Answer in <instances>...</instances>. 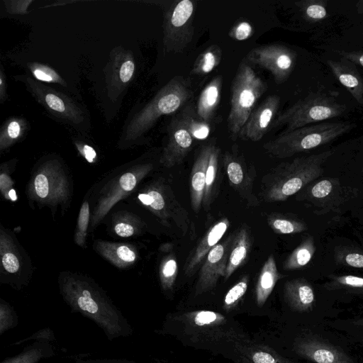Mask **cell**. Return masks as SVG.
Here are the masks:
<instances>
[{
	"instance_id": "obj_1",
	"label": "cell",
	"mask_w": 363,
	"mask_h": 363,
	"mask_svg": "<svg viewBox=\"0 0 363 363\" xmlns=\"http://www.w3.org/2000/svg\"><path fill=\"white\" fill-rule=\"evenodd\" d=\"M158 334L171 335L183 344L213 352H238L250 342L232 318L208 310L168 315Z\"/></svg>"
},
{
	"instance_id": "obj_2",
	"label": "cell",
	"mask_w": 363,
	"mask_h": 363,
	"mask_svg": "<svg viewBox=\"0 0 363 363\" xmlns=\"http://www.w3.org/2000/svg\"><path fill=\"white\" fill-rule=\"evenodd\" d=\"M60 290L72 312L92 320L108 340L133 335V328L126 318L94 282L79 277H66L60 282Z\"/></svg>"
},
{
	"instance_id": "obj_3",
	"label": "cell",
	"mask_w": 363,
	"mask_h": 363,
	"mask_svg": "<svg viewBox=\"0 0 363 363\" xmlns=\"http://www.w3.org/2000/svg\"><path fill=\"white\" fill-rule=\"evenodd\" d=\"M191 82L183 76L171 79L128 123L123 140L132 143L147 132L162 116L183 108L192 97Z\"/></svg>"
},
{
	"instance_id": "obj_4",
	"label": "cell",
	"mask_w": 363,
	"mask_h": 363,
	"mask_svg": "<svg viewBox=\"0 0 363 363\" xmlns=\"http://www.w3.org/2000/svg\"><path fill=\"white\" fill-rule=\"evenodd\" d=\"M354 126L347 122L317 123L284 131L266 143L263 147L274 157H289L329 143L348 133Z\"/></svg>"
},
{
	"instance_id": "obj_5",
	"label": "cell",
	"mask_w": 363,
	"mask_h": 363,
	"mask_svg": "<svg viewBox=\"0 0 363 363\" xmlns=\"http://www.w3.org/2000/svg\"><path fill=\"white\" fill-rule=\"evenodd\" d=\"M333 150L296 157L280 164L274 172L267 196L270 201H284L316 180L324 172L323 164L333 155Z\"/></svg>"
},
{
	"instance_id": "obj_6",
	"label": "cell",
	"mask_w": 363,
	"mask_h": 363,
	"mask_svg": "<svg viewBox=\"0 0 363 363\" xmlns=\"http://www.w3.org/2000/svg\"><path fill=\"white\" fill-rule=\"evenodd\" d=\"M267 89V84L247 62H240L231 85L230 108L227 118L228 133L237 140L259 99Z\"/></svg>"
},
{
	"instance_id": "obj_7",
	"label": "cell",
	"mask_w": 363,
	"mask_h": 363,
	"mask_svg": "<svg viewBox=\"0 0 363 363\" xmlns=\"http://www.w3.org/2000/svg\"><path fill=\"white\" fill-rule=\"evenodd\" d=\"M347 107L332 96L318 91L311 92L279 113L271 128L285 126L290 131L342 115Z\"/></svg>"
},
{
	"instance_id": "obj_8",
	"label": "cell",
	"mask_w": 363,
	"mask_h": 363,
	"mask_svg": "<svg viewBox=\"0 0 363 363\" xmlns=\"http://www.w3.org/2000/svg\"><path fill=\"white\" fill-rule=\"evenodd\" d=\"M196 3L174 1L164 11L163 44L167 52H181L192 40Z\"/></svg>"
},
{
	"instance_id": "obj_9",
	"label": "cell",
	"mask_w": 363,
	"mask_h": 363,
	"mask_svg": "<svg viewBox=\"0 0 363 363\" xmlns=\"http://www.w3.org/2000/svg\"><path fill=\"white\" fill-rule=\"evenodd\" d=\"M357 193V189L342 184L337 178L325 177L309 184L300 199L311 205L315 213L324 214L335 211Z\"/></svg>"
},
{
	"instance_id": "obj_10",
	"label": "cell",
	"mask_w": 363,
	"mask_h": 363,
	"mask_svg": "<svg viewBox=\"0 0 363 363\" xmlns=\"http://www.w3.org/2000/svg\"><path fill=\"white\" fill-rule=\"evenodd\" d=\"M247 62L268 70L278 84L286 82L296 65L294 50L281 44L264 45L252 49L246 55Z\"/></svg>"
},
{
	"instance_id": "obj_11",
	"label": "cell",
	"mask_w": 363,
	"mask_h": 363,
	"mask_svg": "<svg viewBox=\"0 0 363 363\" xmlns=\"http://www.w3.org/2000/svg\"><path fill=\"white\" fill-rule=\"evenodd\" d=\"M22 78L29 91L50 113L71 124L79 125L84 121V112L68 96L30 77Z\"/></svg>"
},
{
	"instance_id": "obj_12",
	"label": "cell",
	"mask_w": 363,
	"mask_h": 363,
	"mask_svg": "<svg viewBox=\"0 0 363 363\" xmlns=\"http://www.w3.org/2000/svg\"><path fill=\"white\" fill-rule=\"evenodd\" d=\"M151 164H144L133 167L131 170L121 174L118 180L106 190L99 200L96 209L92 217L93 224L99 220L110 210L111 206L123 196L130 192L138 182L151 169Z\"/></svg>"
},
{
	"instance_id": "obj_13",
	"label": "cell",
	"mask_w": 363,
	"mask_h": 363,
	"mask_svg": "<svg viewBox=\"0 0 363 363\" xmlns=\"http://www.w3.org/2000/svg\"><path fill=\"white\" fill-rule=\"evenodd\" d=\"M294 350L300 357L314 363H354L342 350L313 336L298 338Z\"/></svg>"
},
{
	"instance_id": "obj_14",
	"label": "cell",
	"mask_w": 363,
	"mask_h": 363,
	"mask_svg": "<svg viewBox=\"0 0 363 363\" xmlns=\"http://www.w3.org/2000/svg\"><path fill=\"white\" fill-rule=\"evenodd\" d=\"M280 104L277 95H270L255 109L241 128L238 138L257 142L270 130Z\"/></svg>"
},
{
	"instance_id": "obj_15",
	"label": "cell",
	"mask_w": 363,
	"mask_h": 363,
	"mask_svg": "<svg viewBox=\"0 0 363 363\" xmlns=\"http://www.w3.org/2000/svg\"><path fill=\"white\" fill-rule=\"evenodd\" d=\"M168 133L169 138L161 162L169 167L182 162L191 149L194 139L179 114L170 122Z\"/></svg>"
},
{
	"instance_id": "obj_16",
	"label": "cell",
	"mask_w": 363,
	"mask_h": 363,
	"mask_svg": "<svg viewBox=\"0 0 363 363\" xmlns=\"http://www.w3.org/2000/svg\"><path fill=\"white\" fill-rule=\"evenodd\" d=\"M109 68L106 81L108 90L113 94L123 90L133 79L135 65L132 52L120 48L113 50Z\"/></svg>"
},
{
	"instance_id": "obj_17",
	"label": "cell",
	"mask_w": 363,
	"mask_h": 363,
	"mask_svg": "<svg viewBox=\"0 0 363 363\" xmlns=\"http://www.w3.org/2000/svg\"><path fill=\"white\" fill-rule=\"evenodd\" d=\"M223 244H217L207 255L196 286L195 294L199 295L215 287L220 276H225L228 262Z\"/></svg>"
},
{
	"instance_id": "obj_18",
	"label": "cell",
	"mask_w": 363,
	"mask_h": 363,
	"mask_svg": "<svg viewBox=\"0 0 363 363\" xmlns=\"http://www.w3.org/2000/svg\"><path fill=\"white\" fill-rule=\"evenodd\" d=\"M334 76L346 88L354 99L363 104V77L353 62L342 58V60H327Z\"/></svg>"
},
{
	"instance_id": "obj_19",
	"label": "cell",
	"mask_w": 363,
	"mask_h": 363,
	"mask_svg": "<svg viewBox=\"0 0 363 363\" xmlns=\"http://www.w3.org/2000/svg\"><path fill=\"white\" fill-rule=\"evenodd\" d=\"M284 297L290 308L298 312H309L314 307L315 298L312 285L303 278L287 281Z\"/></svg>"
},
{
	"instance_id": "obj_20",
	"label": "cell",
	"mask_w": 363,
	"mask_h": 363,
	"mask_svg": "<svg viewBox=\"0 0 363 363\" xmlns=\"http://www.w3.org/2000/svg\"><path fill=\"white\" fill-rule=\"evenodd\" d=\"M211 144L202 147L193 166L191 177V201L193 209L197 211L205 194L206 169Z\"/></svg>"
},
{
	"instance_id": "obj_21",
	"label": "cell",
	"mask_w": 363,
	"mask_h": 363,
	"mask_svg": "<svg viewBox=\"0 0 363 363\" xmlns=\"http://www.w3.org/2000/svg\"><path fill=\"white\" fill-rule=\"evenodd\" d=\"M223 79L221 76L213 77L201 91L195 106L197 116L209 123L220 103Z\"/></svg>"
},
{
	"instance_id": "obj_22",
	"label": "cell",
	"mask_w": 363,
	"mask_h": 363,
	"mask_svg": "<svg viewBox=\"0 0 363 363\" xmlns=\"http://www.w3.org/2000/svg\"><path fill=\"white\" fill-rule=\"evenodd\" d=\"M237 353L241 363H297L271 347L250 344V342L240 347Z\"/></svg>"
},
{
	"instance_id": "obj_23",
	"label": "cell",
	"mask_w": 363,
	"mask_h": 363,
	"mask_svg": "<svg viewBox=\"0 0 363 363\" xmlns=\"http://www.w3.org/2000/svg\"><path fill=\"white\" fill-rule=\"evenodd\" d=\"M228 227V221L223 219L215 224L209 230L207 235L202 240L199 245L194 254L192 255L190 261L186 267V274H191L195 268L198 267L200 262L203 259L206 255L214 247L218 241L225 234Z\"/></svg>"
},
{
	"instance_id": "obj_24",
	"label": "cell",
	"mask_w": 363,
	"mask_h": 363,
	"mask_svg": "<svg viewBox=\"0 0 363 363\" xmlns=\"http://www.w3.org/2000/svg\"><path fill=\"white\" fill-rule=\"evenodd\" d=\"M279 278L276 262L271 255L265 262L256 284L255 298L258 306L265 303Z\"/></svg>"
},
{
	"instance_id": "obj_25",
	"label": "cell",
	"mask_w": 363,
	"mask_h": 363,
	"mask_svg": "<svg viewBox=\"0 0 363 363\" xmlns=\"http://www.w3.org/2000/svg\"><path fill=\"white\" fill-rule=\"evenodd\" d=\"M56 354L50 342L35 341L25 346L23 350L1 363H38L43 359L52 357Z\"/></svg>"
},
{
	"instance_id": "obj_26",
	"label": "cell",
	"mask_w": 363,
	"mask_h": 363,
	"mask_svg": "<svg viewBox=\"0 0 363 363\" xmlns=\"http://www.w3.org/2000/svg\"><path fill=\"white\" fill-rule=\"evenodd\" d=\"M316 250L314 238L306 237L291 253L284 264L286 270H297L306 267L312 259Z\"/></svg>"
},
{
	"instance_id": "obj_27",
	"label": "cell",
	"mask_w": 363,
	"mask_h": 363,
	"mask_svg": "<svg viewBox=\"0 0 363 363\" xmlns=\"http://www.w3.org/2000/svg\"><path fill=\"white\" fill-rule=\"evenodd\" d=\"M179 115L194 139L205 140L211 133L209 123L202 121L196 114L195 107L191 104L186 105Z\"/></svg>"
},
{
	"instance_id": "obj_28",
	"label": "cell",
	"mask_w": 363,
	"mask_h": 363,
	"mask_svg": "<svg viewBox=\"0 0 363 363\" xmlns=\"http://www.w3.org/2000/svg\"><path fill=\"white\" fill-rule=\"evenodd\" d=\"M28 129L25 119L12 117L2 125L0 132V149L4 150L21 138Z\"/></svg>"
},
{
	"instance_id": "obj_29",
	"label": "cell",
	"mask_w": 363,
	"mask_h": 363,
	"mask_svg": "<svg viewBox=\"0 0 363 363\" xmlns=\"http://www.w3.org/2000/svg\"><path fill=\"white\" fill-rule=\"evenodd\" d=\"M99 248L105 257L118 267L133 263L136 259L134 250L125 245L101 243Z\"/></svg>"
},
{
	"instance_id": "obj_30",
	"label": "cell",
	"mask_w": 363,
	"mask_h": 363,
	"mask_svg": "<svg viewBox=\"0 0 363 363\" xmlns=\"http://www.w3.org/2000/svg\"><path fill=\"white\" fill-rule=\"evenodd\" d=\"M222 52L217 45H212L201 52L195 60L192 73L206 75L216 68L220 62Z\"/></svg>"
},
{
	"instance_id": "obj_31",
	"label": "cell",
	"mask_w": 363,
	"mask_h": 363,
	"mask_svg": "<svg viewBox=\"0 0 363 363\" xmlns=\"http://www.w3.org/2000/svg\"><path fill=\"white\" fill-rule=\"evenodd\" d=\"M249 243L245 230L240 231L236 242L228 259L225 278L227 279L245 259L248 252Z\"/></svg>"
},
{
	"instance_id": "obj_32",
	"label": "cell",
	"mask_w": 363,
	"mask_h": 363,
	"mask_svg": "<svg viewBox=\"0 0 363 363\" xmlns=\"http://www.w3.org/2000/svg\"><path fill=\"white\" fill-rule=\"evenodd\" d=\"M328 279L329 280L324 285L328 290L344 289L363 294V277L350 274H330Z\"/></svg>"
},
{
	"instance_id": "obj_33",
	"label": "cell",
	"mask_w": 363,
	"mask_h": 363,
	"mask_svg": "<svg viewBox=\"0 0 363 363\" xmlns=\"http://www.w3.org/2000/svg\"><path fill=\"white\" fill-rule=\"evenodd\" d=\"M54 169L52 164L46 167L35 177L33 186L35 195L40 199H50L56 192V181L52 179Z\"/></svg>"
},
{
	"instance_id": "obj_34",
	"label": "cell",
	"mask_w": 363,
	"mask_h": 363,
	"mask_svg": "<svg viewBox=\"0 0 363 363\" xmlns=\"http://www.w3.org/2000/svg\"><path fill=\"white\" fill-rule=\"evenodd\" d=\"M334 260L341 266L363 269V251L352 247H336Z\"/></svg>"
},
{
	"instance_id": "obj_35",
	"label": "cell",
	"mask_w": 363,
	"mask_h": 363,
	"mask_svg": "<svg viewBox=\"0 0 363 363\" xmlns=\"http://www.w3.org/2000/svg\"><path fill=\"white\" fill-rule=\"evenodd\" d=\"M28 66L30 72L36 79L44 82L55 83L66 86L64 79L48 65L39 62H31Z\"/></svg>"
},
{
	"instance_id": "obj_36",
	"label": "cell",
	"mask_w": 363,
	"mask_h": 363,
	"mask_svg": "<svg viewBox=\"0 0 363 363\" xmlns=\"http://www.w3.org/2000/svg\"><path fill=\"white\" fill-rule=\"evenodd\" d=\"M305 18L311 22L324 19L327 16L326 1L320 0L304 1L297 3Z\"/></svg>"
},
{
	"instance_id": "obj_37",
	"label": "cell",
	"mask_w": 363,
	"mask_h": 363,
	"mask_svg": "<svg viewBox=\"0 0 363 363\" xmlns=\"http://www.w3.org/2000/svg\"><path fill=\"white\" fill-rule=\"evenodd\" d=\"M18 324V317L13 307L6 301L0 300V335L13 329Z\"/></svg>"
},
{
	"instance_id": "obj_38",
	"label": "cell",
	"mask_w": 363,
	"mask_h": 363,
	"mask_svg": "<svg viewBox=\"0 0 363 363\" xmlns=\"http://www.w3.org/2000/svg\"><path fill=\"white\" fill-rule=\"evenodd\" d=\"M247 286V278L245 277L228 290L223 300L224 311L229 312L235 308L246 293Z\"/></svg>"
},
{
	"instance_id": "obj_39",
	"label": "cell",
	"mask_w": 363,
	"mask_h": 363,
	"mask_svg": "<svg viewBox=\"0 0 363 363\" xmlns=\"http://www.w3.org/2000/svg\"><path fill=\"white\" fill-rule=\"evenodd\" d=\"M272 228L282 234L301 233L307 230L306 224L296 219L277 218L272 220Z\"/></svg>"
},
{
	"instance_id": "obj_40",
	"label": "cell",
	"mask_w": 363,
	"mask_h": 363,
	"mask_svg": "<svg viewBox=\"0 0 363 363\" xmlns=\"http://www.w3.org/2000/svg\"><path fill=\"white\" fill-rule=\"evenodd\" d=\"M220 154V149L216 145L211 144V150L209 154L208 162L206 169V188L204 197L206 200L207 196H209L213 184L218 165V156Z\"/></svg>"
},
{
	"instance_id": "obj_41",
	"label": "cell",
	"mask_w": 363,
	"mask_h": 363,
	"mask_svg": "<svg viewBox=\"0 0 363 363\" xmlns=\"http://www.w3.org/2000/svg\"><path fill=\"white\" fill-rule=\"evenodd\" d=\"M89 219V205L87 201H84L79 211L76 233V241L80 245L84 242Z\"/></svg>"
},
{
	"instance_id": "obj_42",
	"label": "cell",
	"mask_w": 363,
	"mask_h": 363,
	"mask_svg": "<svg viewBox=\"0 0 363 363\" xmlns=\"http://www.w3.org/2000/svg\"><path fill=\"white\" fill-rule=\"evenodd\" d=\"M177 270V264L174 259H168L162 267L161 281L164 290L170 289L174 281Z\"/></svg>"
},
{
	"instance_id": "obj_43",
	"label": "cell",
	"mask_w": 363,
	"mask_h": 363,
	"mask_svg": "<svg viewBox=\"0 0 363 363\" xmlns=\"http://www.w3.org/2000/svg\"><path fill=\"white\" fill-rule=\"evenodd\" d=\"M225 160L227 162V174L230 182L235 185L241 184L244 177L241 164L229 154L225 155Z\"/></svg>"
},
{
	"instance_id": "obj_44",
	"label": "cell",
	"mask_w": 363,
	"mask_h": 363,
	"mask_svg": "<svg viewBox=\"0 0 363 363\" xmlns=\"http://www.w3.org/2000/svg\"><path fill=\"white\" fill-rule=\"evenodd\" d=\"M138 198L143 204L150 206L155 211L163 209L165 205L162 195L155 190H151L147 194H140Z\"/></svg>"
},
{
	"instance_id": "obj_45",
	"label": "cell",
	"mask_w": 363,
	"mask_h": 363,
	"mask_svg": "<svg viewBox=\"0 0 363 363\" xmlns=\"http://www.w3.org/2000/svg\"><path fill=\"white\" fill-rule=\"evenodd\" d=\"M55 340L53 330L50 328L40 329L30 336L11 344V346H18L28 341H48L53 342Z\"/></svg>"
},
{
	"instance_id": "obj_46",
	"label": "cell",
	"mask_w": 363,
	"mask_h": 363,
	"mask_svg": "<svg viewBox=\"0 0 363 363\" xmlns=\"http://www.w3.org/2000/svg\"><path fill=\"white\" fill-rule=\"evenodd\" d=\"M253 33L252 26L247 21H240L236 23L229 33V35L236 40L248 39Z\"/></svg>"
},
{
	"instance_id": "obj_47",
	"label": "cell",
	"mask_w": 363,
	"mask_h": 363,
	"mask_svg": "<svg viewBox=\"0 0 363 363\" xmlns=\"http://www.w3.org/2000/svg\"><path fill=\"white\" fill-rule=\"evenodd\" d=\"M1 262L4 269L10 274L16 273L20 268L19 259L12 251L1 250Z\"/></svg>"
},
{
	"instance_id": "obj_48",
	"label": "cell",
	"mask_w": 363,
	"mask_h": 363,
	"mask_svg": "<svg viewBox=\"0 0 363 363\" xmlns=\"http://www.w3.org/2000/svg\"><path fill=\"white\" fill-rule=\"evenodd\" d=\"M33 0L4 1L6 11L11 14L23 15L28 13V9Z\"/></svg>"
},
{
	"instance_id": "obj_49",
	"label": "cell",
	"mask_w": 363,
	"mask_h": 363,
	"mask_svg": "<svg viewBox=\"0 0 363 363\" xmlns=\"http://www.w3.org/2000/svg\"><path fill=\"white\" fill-rule=\"evenodd\" d=\"M74 363H138L133 360L127 359H89L84 357H76Z\"/></svg>"
},
{
	"instance_id": "obj_50",
	"label": "cell",
	"mask_w": 363,
	"mask_h": 363,
	"mask_svg": "<svg viewBox=\"0 0 363 363\" xmlns=\"http://www.w3.org/2000/svg\"><path fill=\"white\" fill-rule=\"evenodd\" d=\"M114 231L119 237L127 238L134 234L135 228L130 223L119 222L115 225Z\"/></svg>"
},
{
	"instance_id": "obj_51",
	"label": "cell",
	"mask_w": 363,
	"mask_h": 363,
	"mask_svg": "<svg viewBox=\"0 0 363 363\" xmlns=\"http://www.w3.org/2000/svg\"><path fill=\"white\" fill-rule=\"evenodd\" d=\"M340 55L354 65L363 67V52L358 51H338Z\"/></svg>"
},
{
	"instance_id": "obj_52",
	"label": "cell",
	"mask_w": 363,
	"mask_h": 363,
	"mask_svg": "<svg viewBox=\"0 0 363 363\" xmlns=\"http://www.w3.org/2000/svg\"><path fill=\"white\" fill-rule=\"evenodd\" d=\"M77 147L89 162H93L94 161L96 157V153L91 146L86 144H83L82 145L77 144Z\"/></svg>"
},
{
	"instance_id": "obj_53",
	"label": "cell",
	"mask_w": 363,
	"mask_h": 363,
	"mask_svg": "<svg viewBox=\"0 0 363 363\" xmlns=\"http://www.w3.org/2000/svg\"><path fill=\"white\" fill-rule=\"evenodd\" d=\"M7 99L6 76L1 67L0 72V101L3 103Z\"/></svg>"
},
{
	"instance_id": "obj_54",
	"label": "cell",
	"mask_w": 363,
	"mask_h": 363,
	"mask_svg": "<svg viewBox=\"0 0 363 363\" xmlns=\"http://www.w3.org/2000/svg\"><path fill=\"white\" fill-rule=\"evenodd\" d=\"M357 7L359 13H363V1H359Z\"/></svg>"
},
{
	"instance_id": "obj_55",
	"label": "cell",
	"mask_w": 363,
	"mask_h": 363,
	"mask_svg": "<svg viewBox=\"0 0 363 363\" xmlns=\"http://www.w3.org/2000/svg\"><path fill=\"white\" fill-rule=\"evenodd\" d=\"M355 324L363 326V318L355 321Z\"/></svg>"
},
{
	"instance_id": "obj_56",
	"label": "cell",
	"mask_w": 363,
	"mask_h": 363,
	"mask_svg": "<svg viewBox=\"0 0 363 363\" xmlns=\"http://www.w3.org/2000/svg\"><path fill=\"white\" fill-rule=\"evenodd\" d=\"M362 174H363V169H362Z\"/></svg>"
},
{
	"instance_id": "obj_57",
	"label": "cell",
	"mask_w": 363,
	"mask_h": 363,
	"mask_svg": "<svg viewBox=\"0 0 363 363\" xmlns=\"http://www.w3.org/2000/svg\"><path fill=\"white\" fill-rule=\"evenodd\" d=\"M362 342H363V339H362Z\"/></svg>"
}]
</instances>
